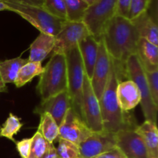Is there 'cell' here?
<instances>
[{"label": "cell", "instance_id": "6da1fadb", "mask_svg": "<svg viewBox=\"0 0 158 158\" xmlns=\"http://www.w3.org/2000/svg\"><path fill=\"white\" fill-rule=\"evenodd\" d=\"M122 77L126 78L125 65L120 64L112 59L108 81L99 102L103 131L114 134L123 128L137 126L134 117L128 112H123L117 100V87Z\"/></svg>", "mask_w": 158, "mask_h": 158}, {"label": "cell", "instance_id": "7a4b0ae2", "mask_svg": "<svg viewBox=\"0 0 158 158\" xmlns=\"http://www.w3.org/2000/svg\"><path fill=\"white\" fill-rule=\"evenodd\" d=\"M140 35L131 20L114 15L104 26L101 39L111 58L125 65L127 59L136 54Z\"/></svg>", "mask_w": 158, "mask_h": 158}, {"label": "cell", "instance_id": "3957f363", "mask_svg": "<svg viewBox=\"0 0 158 158\" xmlns=\"http://www.w3.org/2000/svg\"><path fill=\"white\" fill-rule=\"evenodd\" d=\"M40 77L36 91L41 100L67 90V69L65 54L52 53Z\"/></svg>", "mask_w": 158, "mask_h": 158}, {"label": "cell", "instance_id": "277c9868", "mask_svg": "<svg viewBox=\"0 0 158 158\" xmlns=\"http://www.w3.org/2000/svg\"><path fill=\"white\" fill-rule=\"evenodd\" d=\"M9 8V11L15 12L22 18L29 22L40 32H44L56 36L61 29L63 23L62 20L51 15L40 6L4 2Z\"/></svg>", "mask_w": 158, "mask_h": 158}, {"label": "cell", "instance_id": "5b68a950", "mask_svg": "<svg viewBox=\"0 0 158 158\" xmlns=\"http://www.w3.org/2000/svg\"><path fill=\"white\" fill-rule=\"evenodd\" d=\"M125 75L127 80H132L140 91L141 97L140 104L146 120L157 124L158 106L153 102L144 69L136 54L131 55L125 63Z\"/></svg>", "mask_w": 158, "mask_h": 158}, {"label": "cell", "instance_id": "8992f818", "mask_svg": "<svg viewBox=\"0 0 158 158\" xmlns=\"http://www.w3.org/2000/svg\"><path fill=\"white\" fill-rule=\"evenodd\" d=\"M65 56L67 69V91L70 97L71 105L82 118V95L86 73L78 46L66 52Z\"/></svg>", "mask_w": 158, "mask_h": 158}, {"label": "cell", "instance_id": "52a82bcc", "mask_svg": "<svg viewBox=\"0 0 158 158\" xmlns=\"http://www.w3.org/2000/svg\"><path fill=\"white\" fill-rule=\"evenodd\" d=\"M117 0H96L89 6L83 22L97 40L101 39L104 26L116 14Z\"/></svg>", "mask_w": 158, "mask_h": 158}, {"label": "cell", "instance_id": "ba28073f", "mask_svg": "<svg viewBox=\"0 0 158 158\" xmlns=\"http://www.w3.org/2000/svg\"><path fill=\"white\" fill-rule=\"evenodd\" d=\"M81 114L84 123L93 132L103 131L100 102L93 90L90 80L86 76L83 83Z\"/></svg>", "mask_w": 158, "mask_h": 158}, {"label": "cell", "instance_id": "9c48e42d", "mask_svg": "<svg viewBox=\"0 0 158 158\" xmlns=\"http://www.w3.org/2000/svg\"><path fill=\"white\" fill-rule=\"evenodd\" d=\"M90 35L85 23L82 22H69L66 20L61 29L55 36L53 53H66L78 43Z\"/></svg>", "mask_w": 158, "mask_h": 158}, {"label": "cell", "instance_id": "30bf717a", "mask_svg": "<svg viewBox=\"0 0 158 158\" xmlns=\"http://www.w3.org/2000/svg\"><path fill=\"white\" fill-rule=\"evenodd\" d=\"M93 131L86 126L83 119L71 106L63 123L59 127V137L79 146L91 135Z\"/></svg>", "mask_w": 158, "mask_h": 158}, {"label": "cell", "instance_id": "8fae6325", "mask_svg": "<svg viewBox=\"0 0 158 158\" xmlns=\"http://www.w3.org/2000/svg\"><path fill=\"white\" fill-rule=\"evenodd\" d=\"M136 127H130L115 133L117 147L127 158H148L143 139L136 131Z\"/></svg>", "mask_w": 158, "mask_h": 158}, {"label": "cell", "instance_id": "7c38bea8", "mask_svg": "<svg viewBox=\"0 0 158 158\" xmlns=\"http://www.w3.org/2000/svg\"><path fill=\"white\" fill-rule=\"evenodd\" d=\"M78 147L80 158H94L117 147L115 134L105 131L93 132Z\"/></svg>", "mask_w": 158, "mask_h": 158}, {"label": "cell", "instance_id": "4fadbf2b", "mask_svg": "<svg viewBox=\"0 0 158 158\" xmlns=\"http://www.w3.org/2000/svg\"><path fill=\"white\" fill-rule=\"evenodd\" d=\"M110 56L108 53L103 40H99L98 56L90 79L91 86L96 97L100 100L106 87L111 68Z\"/></svg>", "mask_w": 158, "mask_h": 158}, {"label": "cell", "instance_id": "5bb4252c", "mask_svg": "<svg viewBox=\"0 0 158 158\" xmlns=\"http://www.w3.org/2000/svg\"><path fill=\"white\" fill-rule=\"evenodd\" d=\"M71 106L70 97L68 91L65 90L46 100H41L40 104L34 110V113L39 115L43 113H48L60 127Z\"/></svg>", "mask_w": 158, "mask_h": 158}, {"label": "cell", "instance_id": "9a60e30c", "mask_svg": "<svg viewBox=\"0 0 158 158\" xmlns=\"http://www.w3.org/2000/svg\"><path fill=\"white\" fill-rule=\"evenodd\" d=\"M117 96L120 107L123 112H129L140 103V91L135 83L131 80L119 82Z\"/></svg>", "mask_w": 158, "mask_h": 158}, {"label": "cell", "instance_id": "2e32d148", "mask_svg": "<svg viewBox=\"0 0 158 158\" xmlns=\"http://www.w3.org/2000/svg\"><path fill=\"white\" fill-rule=\"evenodd\" d=\"M78 49L83 60L86 76L90 80L98 56L99 40L90 34L78 43Z\"/></svg>", "mask_w": 158, "mask_h": 158}, {"label": "cell", "instance_id": "e0dca14e", "mask_svg": "<svg viewBox=\"0 0 158 158\" xmlns=\"http://www.w3.org/2000/svg\"><path fill=\"white\" fill-rule=\"evenodd\" d=\"M136 55L144 71L158 69V46L145 39L140 38Z\"/></svg>", "mask_w": 158, "mask_h": 158}, {"label": "cell", "instance_id": "ac0fdd59", "mask_svg": "<svg viewBox=\"0 0 158 158\" xmlns=\"http://www.w3.org/2000/svg\"><path fill=\"white\" fill-rule=\"evenodd\" d=\"M55 46V36L40 32L30 46L29 62H42L52 52Z\"/></svg>", "mask_w": 158, "mask_h": 158}, {"label": "cell", "instance_id": "d6986e66", "mask_svg": "<svg viewBox=\"0 0 158 158\" xmlns=\"http://www.w3.org/2000/svg\"><path fill=\"white\" fill-rule=\"evenodd\" d=\"M136 131L143 139L148 153V158H158L157 124L149 120H145L141 125H137Z\"/></svg>", "mask_w": 158, "mask_h": 158}, {"label": "cell", "instance_id": "ffe728a7", "mask_svg": "<svg viewBox=\"0 0 158 158\" xmlns=\"http://www.w3.org/2000/svg\"><path fill=\"white\" fill-rule=\"evenodd\" d=\"M135 26L140 38L158 46L157 23L154 22L146 12L131 20Z\"/></svg>", "mask_w": 158, "mask_h": 158}, {"label": "cell", "instance_id": "44dd1931", "mask_svg": "<svg viewBox=\"0 0 158 158\" xmlns=\"http://www.w3.org/2000/svg\"><path fill=\"white\" fill-rule=\"evenodd\" d=\"M28 61V59H23L20 56L3 61L0 60V75L5 84L14 83L20 68Z\"/></svg>", "mask_w": 158, "mask_h": 158}, {"label": "cell", "instance_id": "7402d4cb", "mask_svg": "<svg viewBox=\"0 0 158 158\" xmlns=\"http://www.w3.org/2000/svg\"><path fill=\"white\" fill-rule=\"evenodd\" d=\"M43 69L44 67L42 66V63L40 62L28 61L19 71L16 79L14 82L15 86L17 88L23 87L26 83L32 81L34 77L41 75Z\"/></svg>", "mask_w": 158, "mask_h": 158}, {"label": "cell", "instance_id": "603a6c76", "mask_svg": "<svg viewBox=\"0 0 158 158\" xmlns=\"http://www.w3.org/2000/svg\"><path fill=\"white\" fill-rule=\"evenodd\" d=\"M38 132L42 134L48 143H52L59 137V126L55 120L48 113L40 114Z\"/></svg>", "mask_w": 158, "mask_h": 158}, {"label": "cell", "instance_id": "cb8c5ba5", "mask_svg": "<svg viewBox=\"0 0 158 158\" xmlns=\"http://www.w3.org/2000/svg\"><path fill=\"white\" fill-rule=\"evenodd\" d=\"M66 9V20L82 22L89 5L83 0H64Z\"/></svg>", "mask_w": 158, "mask_h": 158}, {"label": "cell", "instance_id": "d4e9b609", "mask_svg": "<svg viewBox=\"0 0 158 158\" xmlns=\"http://www.w3.org/2000/svg\"><path fill=\"white\" fill-rule=\"evenodd\" d=\"M23 123H21V118L10 113L7 120L0 128V137H6L15 142L14 136L21 130Z\"/></svg>", "mask_w": 158, "mask_h": 158}, {"label": "cell", "instance_id": "484cf974", "mask_svg": "<svg viewBox=\"0 0 158 158\" xmlns=\"http://www.w3.org/2000/svg\"><path fill=\"white\" fill-rule=\"evenodd\" d=\"M58 146L56 148L59 158H80L79 147L68 140L58 138Z\"/></svg>", "mask_w": 158, "mask_h": 158}, {"label": "cell", "instance_id": "4316f807", "mask_svg": "<svg viewBox=\"0 0 158 158\" xmlns=\"http://www.w3.org/2000/svg\"><path fill=\"white\" fill-rule=\"evenodd\" d=\"M43 9L62 20H66V9L64 0H43Z\"/></svg>", "mask_w": 158, "mask_h": 158}, {"label": "cell", "instance_id": "83f0119b", "mask_svg": "<svg viewBox=\"0 0 158 158\" xmlns=\"http://www.w3.org/2000/svg\"><path fill=\"white\" fill-rule=\"evenodd\" d=\"M47 143L42 134L36 131L32 137L30 153L28 158H42L46 151Z\"/></svg>", "mask_w": 158, "mask_h": 158}, {"label": "cell", "instance_id": "f1b7e54d", "mask_svg": "<svg viewBox=\"0 0 158 158\" xmlns=\"http://www.w3.org/2000/svg\"><path fill=\"white\" fill-rule=\"evenodd\" d=\"M144 72L151 98L154 104L158 106V69Z\"/></svg>", "mask_w": 158, "mask_h": 158}, {"label": "cell", "instance_id": "f546056e", "mask_svg": "<svg viewBox=\"0 0 158 158\" xmlns=\"http://www.w3.org/2000/svg\"><path fill=\"white\" fill-rule=\"evenodd\" d=\"M150 0H131L127 19L133 20L148 9Z\"/></svg>", "mask_w": 158, "mask_h": 158}, {"label": "cell", "instance_id": "4dcf8cb0", "mask_svg": "<svg viewBox=\"0 0 158 158\" xmlns=\"http://www.w3.org/2000/svg\"><path fill=\"white\" fill-rule=\"evenodd\" d=\"M32 138H25L16 142V149L21 158H28L30 153Z\"/></svg>", "mask_w": 158, "mask_h": 158}, {"label": "cell", "instance_id": "1f68e13d", "mask_svg": "<svg viewBox=\"0 0 158 158\" xmlns=\"http://www.w3.org/2000/svg\"><path fill=\"white\" fill-rule=\"evenodd\" d=\"M131 2V0H117L115 15L127 18Z\"/></svg>", "mask_w": 158, "mask_h": 158}, {"label": "cell", "instance_id": "d6a6232c", "mask_svg": "<svg viewBox=\"0 0 158 158\" xmlns=\"http://www.w3.org/2000/svg\"><path fill=\"white\" fill-rule=\"evenodd\" d=\"M94 158H127V157L117 147H116Z\"/></svg>", "mask_w": 158, "mask_h": 158}, {"label": "cell", "instance_id": "836d02e7", "mask_svg": "<svg viewBox=\"0 0 158 158\" xmlns=\"http://www.w3.org/2000/svg\"><path fill=\"white\" fill-rule=\"evenodd\" d=\"M146 12L154 22L157 23V0H150Z\"/></svg>", "mask_w": 158, "mask_h": 158}, {"label": "cell", "instance_id": "e575fe53", "mask_svg": "<svg viewBox=\"0 0 158 158\" xmlns=\"http://www.w3.org/2000/svg\"><path fill=\"white\" fill-rule=\"evenodd\" d=\"M42 158H59L58 154H57L56 148L55 147L54 143H48L47 148L45 152L44 155Z\"/></svg>", "mask_w": 158, "mask_h": 158}, {"label": "cell", "instance_id": "d590c367", "mask_svg": "<svg viewBox=\"0 0 158 158\" xmlns=\"http://www.w3.org/2000/svg\"><path fill=\"white\" fill-rule=\"evenodd\" d=\"M2 2H15L20 4L30 5V6H35L43 7V0H1Z\"/></svg>", "mask_w": 158, "mask_h": 158}, {"label": "cell", "instance_id": "8d00e7d4", "mask_svg": "<svg viewBox=\"0 0 158 158\" xmlns=\"http://www.w3.org/2000/svg\"><path fill=\"white\" fill-rule=\"evenodd\" d=\"M7 86L5 84L4 82L2 80L1 75H0V92H7Z\"/></svg>", "mask_w": 158, "mask_h": 158}, {"label": "cell", "instance_id": "74e56055", "mask_svg": "<svg viewBox=\"0 0 158 158\" xmlns=\"http://www.w3.org/2000/svg\"><path fill=\"white\" fill-rule=\"evenodd\" d=\"M5 10L9 11V6H8L4 2L0 0V12H1V11H5Z\"/></svg>", "mask_w": 158, "mask_h": 158}, {"label": "cell", "instance_id": "f35d334b", "mask_svg": "<svg viewBox=\"0 0 158 158\" xmlns=\"http://www.w3.org/2000/svg\"><path fill=\"white\" fill-rule=\"evenodd\" d=\"M83 1H84L85 2L87 3V4L89 5V6H90V5H92L93 3H94V2L96 1V0H83Z\"/></svg>", "mask_w": 158, "mask_h": 158}]
</instances>
